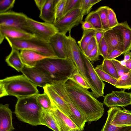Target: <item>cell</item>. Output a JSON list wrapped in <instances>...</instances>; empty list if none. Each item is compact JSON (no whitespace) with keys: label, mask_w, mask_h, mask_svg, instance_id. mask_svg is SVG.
I'll return each mask as SVG.
<instances>
[{"label":"cell","mask_w":131,"mask_h":131,"mask_svg":"<svg viewBox=\"0 0 131 131\" xmlns=\"http://www.w3.org/2000/svg\"><path fill=\"white\" fill-rule=\"evenodd\" d=\"M36 95L18 99L14 112L21 121L34 126L41 125L43 110L37 102Z\"/></svg>","instance_id":"cell-4"},{"label":"cell","mask_w":131,"mask_h":131,"mask_svg":"<svg viewBox=\"0 0 131 131\" xmlns=\"http://www.w3.org/2000/svg\"><path fill=\"white\" fill-rule=\"evenodd\" d=\"M102 69L111 76L118 80L119 77L112 60L104 59L101 64Z\"/></svg>","instance_id":"cell-29"},{"label":"cell","mask_w":131,"mask_h":131,"mask_svg":"<svg viewBox=\"0 0 131 131\" xmlns=\"http://www.w3.org/2000/svg\"><path fill=\"white\" fill-rule=\"evenodd\" d=\"M44 92L46 93L58 108L68 117L70 115L69 107L63 99L53 88L50 84L43 88Z\"/></svg>","instance_id":"cell-21"},{"label":"cell","mask_w":131,"mask_h":131,"mask_svg":"<svg viewBox=\"0 0 131 131\" xmlns=\"http://www.w3.org/2000/svg\"><path fill=\"white\" fill-rule=\"evenodd\" d=\"M85 21L89 22L96 30L100 29L104 30L100 16L96 10L90 12L86 17Z\"/></svg>","instance_id":"cell-28"},{"label":"cell","mask_w":131,"mask_h":131,"mask_svg":"<svg viewBox=\"0 0 131 131\" xmlns=\"http://www.w3.org/2000/svg\"><path fill=\"white\" fill-rule=\"evenodd\" d=\"M49 43L58 58H68L69 43L68 36L58 32L50 38Z\"/></svg>","instance_id":"cell-10"},{"label":"cell","mask_w":131,"mask_h":131,"mask_svg":"<svg viewBox=\"0 0 131 131\" xmlns=\"http://www.w3.org/2000/svg\"><path fill=\"white\" fill-rule=\"evenodd\" d=\"M122 54H123V52L120 50L117 49H115L109 53L107 59L111 60L114 59Z\"/></svg>","instance_id":"cell-44"},{"label":"cell","mask_w":131,"mask_h":131,"mask_svg":"<svg viewBox=\"0 0 131 131\" xmlns=\"http://www.w3.org/2000/svg\"><path fill=\"white\" fill-rule=\"evenodd\" d=\"M94 69L102 80L109 83L115 87L117 80L104 71L102 69L101 64L97 65Z\"/></svg>","instance_id":"cell-31"},{"label":"cell","mask_w":131,"mask_h":131,"mask_svg":"<svg viewBox=\"0 0 131 131\" xmlns=\"http://www.w3.org/2000/svg\"><path fill=\"white\" fill-rule=\"evenodd\" d=\"M111 108L112 116L111 123L119 126H131V114L117 107Z\"/></svg>","instance_id":"cell-18"},{"label":"cell","mask_w":131,"mask_h":131,"mask_svg":"<svg viewBox=\"0 0 131 131\" xmlns=\"http://www.w3.org/2000/svg\"><path fill=\"white\" fill-rule=\"evenodd\" d=\"M10 54L6 58L5 61L8 65L18 72H21L25 67L20 57L19 50L11 48Z\"/></svg>","instance_id":"cell-23"},{"label":"cell","mask_w":131,"mask_h":131,"mask_svg":"<svg viewBox=\"0 0 131 131\" xmlns=\"http://www.w3.org/2000/svg\"><path fill=\"white\" fill-rule=\"evenodd\" d=\"M81 0H66L62 16L72 10L79 8Z\"/></svg>","instance_id":"cell-37"},{"label":"cell","mask_w":131,"mask_h":131,"mask_svg":"<svg viewBox=\"0 0 131 131\" xmlns=\"http://www.w3.org/2000/svg\"><path fill=\"white\" fill-rule=\"evenodd\" d=\"M35 36L33 35L19 29L9 26L0 25V43L6 37L13 39L25 40Z\"/></svg>","instance_id":"cell-16"},{"label":"cell","mask_w":131,"mask_h":131,"mask_svg":"<svg viewBox=\"0 0 131 131\" xmlns=\"http://www.w3.org/2000/svg\"><path fill=\"white\" fill-rule=\"evenodd\" d=\"M47 0H35V3L40 10H41L45 5Z\"/></svg>","instance_id":"cell-47"},{"label":"cell","mask_w":131,"mask_h":131,"mask_svg":"<svg viewBox=\"0 0 131 131\" xmlns=\"http://www.w3.org/2000/svg\"><path fill=\"white\" fill-rule=\"evenodd\" d=\"M103 38L108 47L109 53L112 50L118 49L123 54L124 43L121 35L112 29L105 31Z\"/></svg>","instance_id":"cell-17"},{"label":"cell","mask_w":131,"mask_h":131,"mask_svg":"<svg viewBox=\"0 0 131 131\" xmlns=\"http://www.w3.org/2000/svg\"><path fill=\"white\" fill-rule=\"evenodd\" d=\"M124 61H126L131 59V52H127L124 54Z\"/></svg>","instance_id":"cell-48"},{"label":"cell","mask_w":131,"mask_h":131,"mask_svg":"<svg viewBox=\"0 0 131 131\" xmlns=\"http://www.w3.org/2000/svg\"><path fill=\"white\" fill-rule=\"evenodd\" d=\"M50 99L52 107L50 111L55 118L60 131H81L72 120L61 111L53 101Z\"/></svg>","instance_id":"cell-13"},{"label":"cell","mask_w":131,"mask_h":131,"mask_svg":"<svg viewBox=\"0 0 131 131\" xmlns=\"http://www.w3.org/2000/svg\"><path fill=\"white\" fill-rule=\"evenodd\" d=\"M36 97L38 105L43 110L50 111L51 109V101L46 93L44 92L43 94H38L36 95Z\"/></svg>","instance_id":"cell-30"},{"label":"cell","mask_w":131,"mask_h":131,"mask_svg":"<svg viewBox=\"0 0 131 131\" xmlns=\"http://www.w3.org/2000/svg\"><path fill=\"white\" fill-rule=\"evenodd\" d=\"M12 114L8 104L0 105V131H12Z\"/></svg>","instance_id":"cell-19"},{"label":"cell","mask_w":131,"mask_h":131,"mask_svg":"<svg viewBox=\"0 0 131 131\" xmlns=\"http://www.w3.org/2000/svg\"><path fill=\"white\" fill-rule=\"evenodd\" d=\"M69 43V51L68 58L71 59L79 72L82 75L90 87L92 92L96 98L99 96L92 86L88 78L83 59V53L77 43L75 39L72 37L71 32L68 36Z\"/></svg>","instance_id":"cell-6"},{"label":"cell","mask_w":131,"mask_h":131,"mask_svg":"<svg viewBox=\"0 0 131 131\" xmlns=\"http://www.w3.org/2000/svg\"><path fill=\"white\" fill-rule=\"evenodd\" d=\"M15 0H0V13L10 10L14 7Z\"/></svg>","instance_id":"cell-40"},{"label":"cell","mask_w":131,"mask_h":131,"mask_svg":"<svg viewBox=\"0 0 131 131\" xmlns=\"http://www.w3.org/2000/svg\"><path fill=\"white\" fill-rule=\"evenodd\" d=\"M54 0H47L41 10L39 17L45 22L53 24L54 22L55 14Z\"/></svg>","instance_id":"cell-24"},{"label":"cell","mask_w":131,"mask_h":131,"mask_svg":"<svg viewBox=\"0 0 131 131\" xmlns=\"http://www.w3.org/2000/svg\"><path fill=\"white\" fill-rule=\"evenodd\" d=\"M84 16L80 9L76 8L62 16L53 24L58 32L66 35L72 28L82 24Z\"/></svg>","instance_id":"cell-7"},{"label":"cell","mask_w":131,"mask_h":131,"mask_svg":"<svg viewBox=\"0 0 131 131\" xmlns=\"http://www.w3.org/2000/svg\"><path fill=\"white\" fill-rule=\"evenodd\" d=\"M95 37L97 45H99L103 37L105 30H95Z\"/></svg>","instance_id":"cell-45"},{"label":"cell","mask_w":131,"mask_h":131,"mask_svg":"<svg viewBox=\"0 0 131 131\" xmlns=\"http://www.w3.org/2000/svg\"><path fill=\"white\" fill-rule=\"evenodd\" d=\"M108 20L110 29H112L118 25V22L116 14L113 10L108 7Z\"/></svg>","instance_id":"cell-39"},{"label":"cell","mask_w":131,"mask_h":131,"mask_svg":"<svg viewBox=\"0 0 131 131\" xmlns=\"http://www.w3.org/2000/svg\"><path fill=\"white\" fill-rule=\"evenodd\" d=\"M131 72V70H130Z\"/></svg>","instance_id":"cell-51"},{"label":"cell","mask_w":131,"mask_h":131,"mask_svg":"<svg viewBox=\"0 0 131 131\" xmlns=\"http://www.w3.org/2000/svg\"><path fill=\"white\" fill-rule=\"evenodd\" d=\"M107 112L108 116L107 119L101 131H131V126H119L111 124L112 113L111 108Z\"/></svg>","instance_id":"cell-26"},{"label":"cell","mask_w":131,"mask_h":131,"mask_svg":"<svg viewBox=\"0 0 131 131\" xmlns=\"http://www.w3.org/2000/svg\"><path fill=\"white\" fill-rule=\"evenodd\" d=\"M104 104L109 107H126L131 105V93L113 91L104 96Z\"/></svg>","instance_id":"cell-12"},{"label":"cell","mask_w":131,"mask_h":131,"mask_svg":"<svg viewBox=\"0 0 131 131\" xmlns=\"http://www.w3.org/2000/svg\"><path fill=\"white\" fill-rule=\"evenodd\" d=\"M35 67L48 74L53 81L68 80L77 70L68 58H47L37 62Z\"/></svg>","instance_id":"cell-3"},{"label":"cell","mask_w":131,"mask_h":131,"mask_svg":"<svg viewBox=\"0 0 131 131\" xmlns=\"http://www.w3.org/2000/svg\"><path fill=\"white\" fill-rule=\"evenodd\" d=\"M113 63L118 74L119 77L126 74L129 72L130 70L123 65L119 61L116 59L112 60Z\"/></svg>","instance_id":"cell-38"},{"label":"cell","mask_w":131,"mask_h":131,"mask_svg":"<svg viewBox=\"0 0 131 131\" xmlns=\"http://www.w3.org/2000/svg\"><path fill=\"white\" fill-rule=\"evenodd\" d=\"M95 30H83L82 35L81 39L78 42V45L83 53L86 50L88 44L92 38L95 36Z\"/></svg>","instance_id":"cell-27"},{"label":"cell","mask_w":131,"mask_h":131,"mask_svg":"<svg viewBox=\"0 0 131 131\" xmlns=\"http://www.w3.org/2000/svg\"><path fill=\"white\" fill-rule=\"evenodd\" d=\"M27 22L32 34L37 38L49 43L58 31L53 24L41 22L28 17Z\"/></svg>","instance_id":"cell-9"},{"label":"cell","mask_w":131,"mask_h":131,"mask_svg":"<svg viewBox=\"0 0 131 131\" xmlns=\"http://www.w3.org/2000/svg\"><path fill=\"white\" fill-rule=\"evenodd\" d=\"M99 56L98 47L97 45L87 57L92 63L99 60Z\"/></svg>","instance_id":"cell-42"},{"label":"cell","mask_w":131,"mask_h":131,"mask_svg":"<svg viewBox=\"0 0 131 131\" xmlns=\"http://www.w3.org/2000/svg\"><path fill=\"white\" fill-rule=\"evenodd\" d=\"M97 45L96 41L94 36L92 38L88 44L85 50L83 53L86 57L88 56L90 52L95 48Z\"/></svg>","instance_id":"cell-43"},{"label":"cell","mask_w":131,"mask_h":131,"mask_svg":"<svg viewBox=\"0 0 131 131\" xmlns=\"http://www.w3.org/2000/svg\"><path fill=\"white\" fill-rule=\"evenodd\" d=\"M21 72L37 86L43 88L47 85L51 84L53 81L48 74L35 67L29 68L25 66Z\"/></svg>","instance_id":"cell-11"},{"label":"cell","mask_w":131,"mask_h":131,"mask_svg":"<svg viewBox=\"0 0 131 131\" xmlns=\"http://www.w3.org/2000/svg\"><path fill=\"white\" fill-rule=\"evenodd\" d=\"M83 59L88 76L91 85L99 97L104 96L105 84L100 79L92 63L84 54Z\"/></svg>","instance_id":"cell-15"},{"label":"cell","mask_w":131,"mask_h":131,"mask_svg":"<svg viewBox=\"0 0 131 131\" xmlns=\"http://www.w3.org/2000/svg\"><path fill=\"white\" fill-rule=\"evenodd\" d=\"M59 94L69 107L70 112V115L69 117L79 128L80 131H83L87 122L86 118L74 106L65 89L60 90Z\"/></svg>","instance_id":"cell-14"},{"label":"cell","mask_w":131,"mask_h":131,"mask_svg":"<svg viewBox=\"0 0 131 131\" xmlns=\"http://www.w3.org/2000/svg\"><path fill=\"white\" fill-rule=\"evenodd\" d=\"M97 46L100 55L102 56L104 59H107L109 54L108 48L103 37Z\"/></svg>","instance_id":"cell-41"},{"label":"cell","mask_w":131,"mask_h":131,"mask_svg":"<svg viewBox=\"0 0 131 131\" xmlns=\"http://www.w3.org/2000/svg\"><path fill=\"white\" fill-rule=\"evenodd\" d=\"M37 86L24 75H14L0 80V97L12 96L19 99L39 94Z\"/></svg>","instance_id":"cell-2"},{"label":"cell","mask_w":131,"mask_h":131,"mask_svg":"<svg viewBox=\"0 0 131 131\" xmlns=\"http://www.w3.org/2000/svg\"><path fill=\"white\" fill-rule=\"evenodd\" d=\"M115 87L124 89H131V72L130 71L127 73L119 77L116 83Z\"/></svg>","instance_id":"cell-32"},{"label":"cell","mask_w":131,"mask_h":131,"mask_svg":"<svg viewBox=\"0 0 131 131\" xmlns=\"http://www.w3.org/2000/svg\"><path fill=\"white\" fill-rule=\"evenodd\" d=\"M64 87L74 105L89 124L102 117L104 112V104L98 100L92 92L69 79L65 82Z\"/></svg>","instance_id":"cell-1"},{"label":"cell","mask_w":131,"mask_h":131,"mask_svg":"<svg viewBox=\"0 0 131 131\" xmlns=\"http://www.w3.org/2000/svg\"><path fill=\"white\" fill-rule=\"evenodd\" d=\"M82 28L83 30H95V29L89 21H83L82 23Z\"/></svg>","instance_id":"cell-46"},{"label":"cell","mask_w":131,"mask_h":131,"mask_svg":"<svg viewBox=\"0 0 131 131\" xmlns=\"http://www.w3.org/2000/svg\"><path fill=\"white\" fill-rule=\"evenodd\" d=\"M66 1V0H54L55 14L54 23L62 16Z\"/></svg>","instance_id":"cell-34"},{"label":"cell","mask_w":131,"mask_h":131,"mask_svg":"<svg viewBox=\"0 0 131 131\" xmlns=\"http://www.w3.org/2000/svg\"><path fill=\"white\" fill-rule=\"evenodd\" d=\"M101 1L100 0H81L79 8L84 16L89 13L93 6Z\"/></svg>","instance_id":"cell-35"},{"label":"cell","mask_w":131,"mask_h":131,"mask_svg":"<svg viewBox=\"0 0 131 131\" xmlns=\"http://www.w3.org/2000/svg\"><path fill=\"white\" fill-rule=\"evenodd\" d=\"M20 55L25 66L35 67L37 62L45 59L50 58L38 52L27 50H20Z\"/></svg>","instance_id":"cell-20"},{"label":"cell","mask_w":131,"mask_h":131,"mask_svg":"<svg viewBox=\"0 0 131 131\" xmlns=\"http://www.w3.org/2000/svg\"><path fill=\"white\" fill-rule=\"evenodd\" d=\"M108 7L105 6H101L96 10L100 16L103 29L105 31L110 29L108 20Z\"/></svg>","instance_id":"cell-33"},{"label":"cell","mask_w":131,"mask_h":131,"mask_svg":"<svg viewBox=\"0 0 131 131\" xmlns=\"http://www.w3.org/2000/svg\"><path fill=\"white\" fill-rule=\"evenodd\" d=\"M119 33L122 36L124 43L123 54L131 50V28L127 21L119 23L112 28Z\"/></svg>","instance_id":"cell-22"},{"label":"cell","mask_w":131,"mask_h":131,"mask_svg":"<svg viewBox=\"0 0 131 131\" xmlns=\"http://www.w3.org/2000/svg\"><path fill=\"white\" fill-rule=\"evenodd\" d=\"M11 48L18 50H27L35 51L49 57L58 58L49 43L42 41L35 37L32 38L20 40L6 37Z\"/></svg>","instance_id":"cell-5"},{"label":"cell","mask_w":131,"mask_h":131,"mask_svg":"<svg viewBox=\"0 0 131 131\" xmlns=\"http://www.w3.org/2000/svg\"><path fill=\"white\" fill-rule=\"evenodd\" d=\"M27 18L23 13L10 10L1 13L0 25L16 28L32 34L27 22Z\"/></svg>","instance_id":"cell-8"},{"label":"cell","mask_w":131,"mask_h":131,"mask_svg":"<svg viewBox=\"0 0 131 131\" xmlns=\"http://www.w3.org/2000/svg\"><path fill=\"white\" fill-rule=\"evenodd\" d=\"M40 120L41 125H45L54 131H60L56 120L50 111L43 110Z\"/></svg>","instance_id":"cell-25"},{"label":"cell","mask_w":131,"mask_h":131,"mask_svg":"<svg viewBox=\"0 0 131 131\" xmlns=\"http://www.w3.org/2000/svg\"><path fill=\"white\" fill-rule=\"evenodd\" d=\"M125 66L127 69L131 70V59L128 61H125Z\"/></svg>","instance_id":"cell-49"},{"label":"cell","mask_w":131,"mask_h":131,"mask_svg":"<svg viewBox=\"0 0 131 131\" xmlns=\"http://www.w3.org/2000/svg\"><path fill=\"white\" fill-rule=\"evenodd\" d=\"M123 110L131 114V111L128 110L123 108Z\"/></svg>","instance_id":"cell-50"},{"label":"cell","mask_w":131,"mask_h":131,"mask_svg":"<svg viewBox=\"0 0 131 131\" xmlns=\"http://www.w3.org/2000/svg\"><path fill=\"white\" fill-rule=\"evenodd\" d=\"M83 87L87 89H90L86 81L81 74L77 70L69 78Z\"/></svg>","instance_id":"cell-36"}]
</instances>
